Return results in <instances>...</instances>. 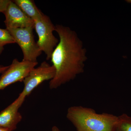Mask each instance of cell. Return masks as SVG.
<instances>
[{"label":"cell","instance_id":"9a60e30c","mask_svg":"<svg viewBox=\"0 0 131 131\" xmlns=\"http://www.w3.org/2000/svg\"><path fill=\"white\" fill-rule=\"evenodd\" d=\"M0 131H9L7 129H5V128H1L0 127Z\"/></svg>","mask_w":131,"mask_h":131},{"label":"cell","instance_id":"4fadbf2b","mask_svg":"<svg viewBox=\"0 0 131 131\" xmlns=\"http://www.w3.org/2000/svg\"><path fill=\"white\" fill-rule=\"evenodd\" d=\"M9 67V66H5L0 65V74H2Z\"/></svg>","mask_w":131,"mask_h":131},{"label":"cell","instance_id":"7a4b0ae2","mask_svg":"<svg viewBox=\"0 0 131 131\" xmlns=\"http://www.w3.org/2000/svg\"><path fill=\"white\" fill-rule=\"evenodd\" d=\"M66 116L77 131H115L118 122V116L82 106L70 107Z\"/></svg>","mask_w":131,"mask_h":131},{"label":"cell","instance_id":"8992f818","mask_svg":"<svg viewBox=\"0 0 131 131\" xmlns=\"http://www.w3.org/2000/svg\"><path fill=\"white\" fill-rule=\"evenodd\" d=\"M55 74L56 70L53 65H50L46 61L42 62L37 68L32 70L25 78L23 81L24 89L20 95L26 98L43 82L52 80Z\"/></svg>","mask_w":131,"mask_h":131},{"label":"cell","instance_id":"6da1fadb","mask_svg":"<svg viewBox=\"0 0 131 131\" xmlns=\"http://www.w3.org/2000/svg\"><path fill=\"white\" fill-rule=\"evenodd\" d=\"M59 42L52 54L51 62L56 70L49 82L50 89H56L74 80L84 72L86 50L75 31L62 25H56Z\"/></svg>","mask_w":131,"mask_h":131},{"label":"cell","instance_id":"3957f363","mask_svg":"<svg viewBox=\"0 0 131 131\" xmlns=\"http://www.w3.org/2000/svg\"><path fill=\"white\" fill-rule=\"evenodd\" d=\"M20 47L23 52L24 61L37 62L38 58L42 54L34 39L33 33L34 27L6 28Z\"/></svg>","mask_w":131,"mask_h":131},{"label":"cell","instance_id":"52a82bcc","mask_svg":"<svg viewBox=\"0 0 131 131\" xmlns=\"http://www.w3.org/2000/svg\"><path fill=\"white\" fill-rule=\"evenodd\" d=\"M26 98L19 95L18 97L8 106L0 112V127L14 131L21 121L22 117L18 110Z\"/></svg>","mask_w":131,"mask_h":131},{"label":"cell","instance_id":"5bb4252c","mask_svg":"<svg viewBox=\"0 0 131 131\" xmlns=\"http://www.w3.org/2000/svg\"><path fill=\"white\" fill-rule=\"evenodd\" d=\"M52 131H61L56 126H54L52 127Z\"/></svg>","mask_w":131,"mask_h":131},{"label":"cell","instance_id":"5b68a950","mask_svg":"<svg viewBox=\"0 0 131 131\" xmlns=\"http://www.w3.org/2000/svg\"><path fill=\"white\" fill-rule=\"evenodd\" d=\"M38 64V62L13 59L7 69L0 77V90L18 82H23L32 70Z\"/></svg>","mask_w":131,"mask_h":131},{"label":"cell","instance_id":"277c9868","mask_svg":"<svg viewBox=\"0 0 131 131\" xmlns=\"http://www.w3.org/2000/svg\"><path fill=\"white\" fill-rule=\"evenodd\" d=\"M34 28L38 37L37 44L46 55V59L50 60L59 42L53 34V32L56 31V26L49 17L45 14L40 19L34 20Z\"/></svg>","mask_w":131,"mask_h":131},{"label":"cell","instance_id":"2e32d148","mask_svg":"<svg viewBox=\"0 0 131 131\" xmlns=\"http://www.w3.org/2000/svg\"><path fill=\"white\" fill-rule=\"evenodd\" d=\"M126 2H127L129 3H131V0H127Z\"/></svg>","mask_w":131,"mask_h":131},{"label":"cell","instance_id":"30bf717a","mask_svg":"<svg viewBox=\"0 0 131 131\" xmlns=\"http://www.w3.org/2000/svg\"><path fill=\"white\" fill-rule=\"evenodd\" d=\"M115 131H131V117L125 114L118 116Z\"/></svg>","mask_w":131,"mask_h":131},{"label":"cell","instance_id":"9c48e42d","mask_svg":"<svg viewBox=\"0 0 131 131\" xmlns=\"http://www.w3.org/2000/svg\"><path fill=\"white\" fill-rule=\"evenodd\" d=\"M13 1L34 21L40 19L44 15L32 0H14Z\"/></svg>","mask_w":131,"mask_h":131},{"label":"cell","instance_id":"7c38bea8","mask_svg":"<svg viewBox=\"0 0 131 131\" xmlns=\"http://www.w3.org/2000/svg\"><path fill=\"white\" fill-rule=\"evenodd\" d=\"M11 1L10 0H0V13L4 14L5 13Z\"/></svg>","mask_w":131,"mask_h":131},{"label":"cell","instance_id":"8fae6325","mask_svg":"<svg viewBox=\"0 0 131 131\" xmlns=\"http://www.w3.org/2000/svg\"><path fill=\"white\" fill-rule=\"evenodd\" d=\"M15 43L14 39L7 29L0 28V55L2 53L5 46Z\"/></svg>","mask_w":131,"mask_h":131},{"label":"cell","instance_id":"ba28073f","mask_svg":"<svg viewBox=\"0 0 131 131\" xmlns=\"http://www.w3.org/2000/svg\"><path fill=\"white\" fill-rule=\"evenodd\" d=\"M4 14L6 28L34 27V21L24 13L13 1H11Z\"/></svg>","mask_w":131,"mask_h":131}]
</instances>
